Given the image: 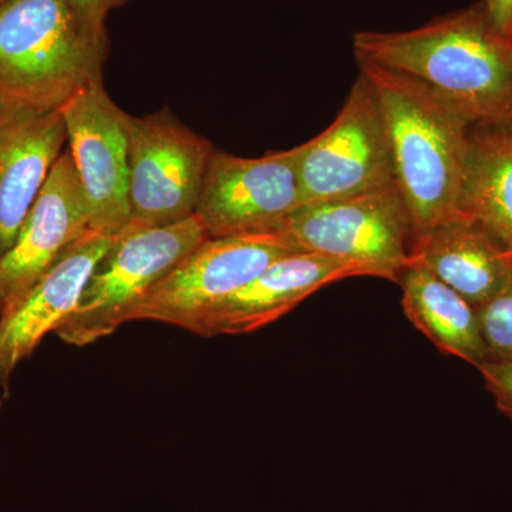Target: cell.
I'll return each mask as SVG.
<instances>
[{
    "mask_svg": "<svg viewBox=\"0 0 512 512\" xmlns=\"http://www.w3.org/2000/svg\"><path fill=\"white\" fill-rule=\"evenodd\" d=\"M356 59L423 80L474 121H512V39L494 28L483 3L400 32H357Z\"/></svg>",
    "mask_w": 512,
    "mask_h": 512,
    "instance_id": "1",
    "label": "cell"
},
{
    "mask_svg": "<svg viewBox=\"0 0 512 512\" xmlns=\"http://www.w3.org/2000/svg\"><path fill=\"white\" fill-rule=\"evenodd\" d=\"M379 97L413 239L458 211L468 134L476 121L412 74L356 59ZM413 242V241H412Z\"/></svg>",
    "mask_w": 512,
    "mask_h": 512,
    "instance_id": "2",
    "label": "cell"
},
{
    "mask_svg": "<svg viewBox=\"0 0 512 512\" xmlns=\"http://www.w3.org/2000/svg\"><path fill=\"white\" fill-rule=\"evenodd\" d=\"M107 36L84 23L73 0H5L0 5V101L59 110L103 82Z\"/></svg>",
    "mask_w": 512,
    "mask_h": 512,
    "instance_id": "3",
    "label": "cell"
},
{
    "mask_svg": "<svg viewBox=\"0 0 512 512\" xmlns=\"http://www.w3.org/2000/svg\"><path fill=\"white\" fill-rule=\"evenodd\" d=\"M207 238L195 215L167 227H127L94 268L76 309L56 335L73 346L113 335L128 322L131 309Z\"/></svg>",
    "mask_w": 512,
    "mask_h": 512,
    "instance_id": "4",
    "label": "cell"
},
{
    "mask_svg": "<svg viewBox=\"0 0 512 512\" xmlns=\"http://www.w3.org/2000/svg\"><path fill=\"white\" fill-rule=\"evenodd\" d=\"M301 252L330 256L397 284L409 264L413 224L396 184L323 204L302 205L281 229Z\"/></svg>",
    "mask_w": 512,
    "mask_h": 512,
    "instance_id": "5",
    "label": "cell"
},
{
    "mask_svg": "<svg viewBox=\"0 0 512 512\" xmlns=\"http://www.w3.org/2000/svg\"><path fill=\"white\" fill-rule=\"evenodd\" d=\"M301 252L285 232L207 238L131 309V320H153L197 333L220 303L282 256Z\"/></svg>",
    "mask_w": 512,
    "mask_h": 512,
    "instance_id": "6",
    "label": "cell"
},
{
    "mask_svg": "<svg viewBox=\"0 0 512 512\" xmlns=\"http://www.w3.org/2000/svg\"><path fill=\"white\" fill-rule=\"evenodd\" d=\"M302 205L323 204L396 184L379 97L359 76L336 119L299 146Z\"/></svg>",
    "mask_w": 512,
    "mask_h": 512,
    "instance_id": "7",
    "label": "cell"
},
{
    "mask_svg": "<svg viewBox=\"0 0 512 512\" xmlns=\"http://www.w3.org/2000/svg\"><path fill=\"white\" fill-rule=\"evenodd\" d=\"M127 227L161 228L194 217L215 147L170 110L130 117Z\"/></svg>",
    "mask_w": 512,
    "mask_h": 512,
    "instance_id": "8",
    "label": "cell"
},
{
    "mask_svg": "<svg viewBox=\"0 0 512 512\" xmlns=\"http://www.w3.org/2000/svg\"><path fill=\"white\" fill-rule=\"evenodd\" d=\"M299 146L258 158L215 150L195 217L208 238L281 231L302 207Z\"/></svg>",
    "mask_w": 512,
    "mask_h": 512,
    "instance_id": "9",
    "label": "cell"
},
{
    "mask_svg": "<svg viewBox=\"0 0 512 512\" xmlns=\"http://www.w3.org/2000/svg\"><path fill=\"white\" fill-rule=\"evenodd\" d=\"M60 111L89 211V227L116 237L131 220V116L111 100L103 82L83 87Z\"/></svg>",
    "mask_w": 512,
    "mask_h": 512,
    "instance_id": "10",
    "label": "cell"
},
{
    "mask_svg": "<svg viewBox=\"0 0 512 512\" xmlns=\"http://www.w3.org/2000/svg\"><path fill=\"white\" fill-rule=\"evenodd\" d=\"M89 227L82 184L69 151L57 158L12 247L0 256V315L55 265Z\"/></svg>",
    "mask_w": 512,
    "mask_h": 512,
    "instance_id": "11",
    "label": "cell"
},
{
    "mask_svg": "<svg viewBox=\"0 0 512 512\" xmlns=\"http://www.w3.org/2000/svg\"><path fill=\"white\" fill-rule=\"evenodd\" d=\"M114 238L87 231L63 252L12 311L0 315V384L6 394L20 363L72 315L94 268Z\"/></svg>",
    "mask_w": 512,
    "mask_h": 512,
    "instance_id": "12",
    "label": "cell"
},
{
    "mask_svg": "<svg viewBox=\"0 0 512 512\" xmlns=\"http://www.w3.org/2000/svg\"><path fill=\"white\" fill-rule=\"evenodd\" d=\"M355 276H369V272L330 256L292 252L220 303L201 323L197 335L214 338L256 332L288 315L320 289Z\"/></svg>",
    "mask_w": 512,
    "mask_h": 512,
    "instance_id": "13",
    "label": "cell"
},
{
    "mask_svg": "<svg viewBox=\"0 0 512 512\" xmlns=\"http://www.w3.org/2000/svg\"><path fill=\"white\" fill-rule=\"evenodd\" d=\"M66 143L60 109L0 101V256L15 242Z\"/></svg>",
    "mask_w": 512,
    "mask_h": 512,
    "instance_id": "14",
    "label": "cell"
},
{
    "mask_svg": "<svg viewBox=\"0 0 512 512\" xmlns=\"http://www.w3.org/2000/svg\"><path fill=\"white\" fill-rule=\"evenodd\" d=\"M409 264L423 266L478 308L503 285L512 251L458 210L413 239Z\"/></svg>",
    "mask_w": 512,
    "mask_h": 512,
    "instance_id": "15",
    "label": "cell"
},
{
    "mask_svg": "<svg viewBox=\"0 0 512 512\" xmlns=\"http://www.w3.org/2000/svg\"><path fill=\"white\" fill-rule=\"evenodd\" d=\"M458 210L512 251V121L471 126Z\"/></svg>",
    "mask_w": 512,
    "mask_h": 512,
    "instance_id": "16",
    "label": "cell"
},
{
    "mask_svg": "<svg viewBox=\"0 0 512 512\" xmlns=\"http://www.w3.org/2000/svg\"><path fill=\"white\" fill-rule=\"evenodd\" d=\"M397 285L407 319L437 349L476 367L488 360L476 308L460 293L414 264L406 265Z\"/></svg>",
    "mask_w": 512,
    "mask_h": 512,
    "instance_id": "17",
    "label": "cell"
},
{
    "mask_svg": "<svg viewBox=\"0 0 512 512\" xmlns=\"http://www.w3.org/2000/svg\"><path fill=\"white\" fill-rule=\"evenodd\" d=\"M488 360L512 359V265L497 292L476 308Z\"/></svg>",
    "mask_w": 512,
    "mask_h": 512,
    "instance_id": "18",
    "label": "cell"
},
{
    "mask_svg": "<svg viewBox=\"0 0 512 512\" xmlns=\"http://www.w3.org/2000/svg\"><path fill=\"white\" fill-rule=\"evenodd\" d=\"M485 387L494 397L498 409L512 420V359L485 360L477 366Z\"/></svg>",
    "mask_w": 512,
    "mask_h": 512,
    "instance_id": "19",
    "label": "cell"
},
{
    "mask_svg": "<svg viewBox=\"0 0 512 512\" xmlns=\"http://www.w3.org/2000/svg\"><path fill=\"white\" fill-rule=\"evenodd\" d=\"M127 0H73L74 8L82 16L84 23L96 35H106V19L111 10L126 5Z\"/></svg>",
    "mask_w": 512,
    "mask_h": 512,
    "instance_id": "20",
    "label": "cell"
},
{
    "mask_svg": "<svg viewBox=\"0 0 512 512\" xmlns=\"http://www.w3.org/2000/svg\"><path fill=\"white\" fill-rule=\"evenodd\" d=\"M491 23L501 35L512 39V0H480Z\"/></svg>",
    "mask_w": 512,
    "mask_h": 512,
    "instance_id": "21",
    "label": "cell"
},
{
    "mask_svg": "<svg viewBox=\"0 0 512 512\" xmlns=\"http://www.w3.org/2000/svg\"><path fill=\"white\" fill-rule=\"evenodd\" d=\"M3 400H0V410H2Z\"/></svg>",
    "mask_w": 512,
    "mask_h": 512,
    "instance_id": "22",
    "label": "cell"
},
{
    "mask_svg": "<svg viewBox=\"0 0 512 512\" xmlns=\"http://www.w3.org/2000/svg\"><path fill=\"white\" fill-rule=\"evenodd\" d=\"M3 2H5V0H0V5H2Z\"/></svg>",
    "mask_w": 512,
    "mask_h": 512,
    "instance_id": "23",
    "label": "cell"
}]
</instances>
